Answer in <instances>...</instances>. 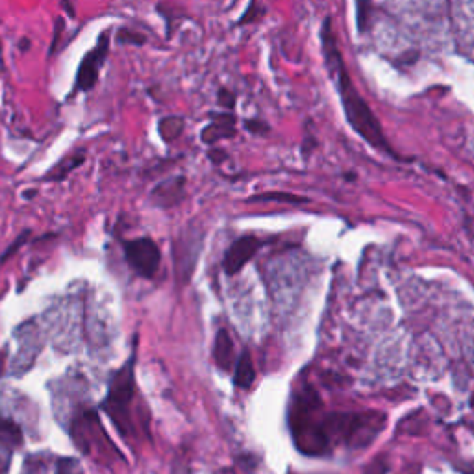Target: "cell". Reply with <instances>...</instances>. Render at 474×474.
<instances>
[{
    "label": "cell",
    "instance_id": "cell-24",
    "mask_svg": "<svg viewBox=\"0 0 474 474\" xmlns=\"http://www.w3.org/2000/svg\"><path fill=\"white\" fill-rule=\"evenodd\" d=\"M63 26H65V19L63 17H56L54 21V37L50 41V52L48 54H56V50L60 47V37L63 34Z\"/></svg>",
    "mask_w": 474,
    "mask_h": 474
},
{
    "label": "cell",
    "instance_id": "cell-14",
    "mask_svg": "<svg viewBox=\"0 0 474 474\" xmlns=\"http://www.w3.org/2000/svg\"><path fill=\"white\" fill-rule=\"evenodd\" d=\"M254 380H256V371H254L252 358L248 350H243L234 367V384L241 389H250Z\"/></svg>",
    "mask_w": 474,
    "mask_h": 474
},
{
    "label": "cell",
    "instance_id": "cell-5",
    "mask_svg": "<svg viewBox=\"0 0 474 474\" xmlns=\"http://www.w3.org/2000/svg\"><path fill=\"white\" fill-rule=\"evenodd\" d=\"M109 32L104 30L100 36H98V41L89 52L82 58V63H80L78 71H76V80H74V91H82V93H87L95 87V84L98 82V74H100V69L106 63V58L109 54Z\"/></svg>",
    "mask_w": 474,
    "mask_h": 474
},
{
    "label": "cell",
    "instance_id": "cell-4",
    "mask_svg": "<svg viewBox=\"0 0 474 474\" xmlns=\"http://www.w3.org/2000/svg\"><path fill=\"white\" fill-rule=\"evenodd\" d=\"M133 358L128 360L109 380L108 395L100 404L115 428L122 438L130 435V406L136 395V376H133Z\"/></svg>",
    "mask_w": 474,
    "mask_h": 474
},
{
    "label": "cell",
    "instance_id": "cell-15",
    "mask_svg": "<svg viewBox=\"0 0 474 474\" xmlns=\"http://www.w3.org/2000/svg\"><path fill=\"white\" fill-rule=\"evenodd\" d=\"M186 130V119L182 115H167L158 120V133L165 143H174Z\"/></svg>",
    "mask_w": 474,
    "mask_h": 474
},
{
    "label": "cell",
    "instance_id": "cell-12",
    "mask_svg": "<svg viewBox=\"0 0 474 474\" xmlns=\"http://www.w3.org/2000/svg\"><path fill=\"white\" fill-rule=\"evenodd\" d=\"M213 358H215L217 367L224 372H230L234 369V343L226 330H219L213 345Z\"/></svg>",
    "mask_w": 474,
    "mask_h": 474
},
{
    "label": "cell",
    "instance_id": "cell-26",
    "mask_svg": "<svg viewBox=\"0 0 474 474\" xmlns=\"http://www.w3.org/2000/svg\"><path fill=\"white\" fill-rule=\"evenodd\" d=\"M365 474H387V462H385L384 457H376V460L367 467Z\"/></svg>",
    "mask_w": 474,
    "mask_h": 474
},
{
    "label": "cell",
    "instance_id": "cell-23",
    "mask_svg": "<svg viewBox=\"0 0 474 474\" xmlns=\"http://www.w3.org/2000/svg\"><path fill=\"white\" fill-rule=\"evenodd\" d=\"M245 128L254 136H267L270 132V127L263 119H246Z\"/></svg>",
    "mask_w": 474,
    "mask_h": 474
},
{
    "label": "cell",
    "instance_id": "cell-21",
    "mask_svg": "<svg viewBox=\"0 0 474 474\" xmlns=\"http://www.w3.org/2000/svg\"><path fill=\"white\" fill-rule=\"evenodd\" d=\"M235 103H237V95L232 89L221 87V89L217 91V104L222 106L226 111H232L235 108Z\"/></svg>",
    "mask_w": 474,
    "mask_h": 474
},
{
    "label": "cell",
    "instance_id": "cell-29",
    "mask_svg": "<svg viewBox=\"0 0 474 474\" xmlns=\"http://www.w3.org/2000/svg\"><path fill=\"white\" fill-rule=\"evenodd\" d=\"M19 48L26 52V50L30 48V39H28V37H24V39H21V41H19Z\"/></svg>",
    "mask_w": 474,
    "mask_h": 474
},
{
    "label": "cell",
    "instance_id": "cell-16",
    "mask_svg": "<svg viewBox=\"0 0 474 474\" xmlns=\"http://www.w3.org/2000/svg\"><path fill=\"white\" fill-rule=\"evenodd\" d=\"M0 444L6 449H17L23 444V432L21 428L8 417L0 415Z\"/></svg>",
    "mask_w": 474,
    "mask_h": 474
},
{
    "label": "cell",
    "instance_id": "cell-19",
    "mask_svg": "<svg viewBox=\"0 0 474 474\" xmlns=\"http://www.w3.org/2000/svg\"><path fill=\"white\" fill-rule=\"evenodd\" d=\"M117 43H120V45H136V47H143L144 43H147V36H143L141 32L138 30H132V28H120L119 32H117Z\"/></svg>",
    "mask_w": 474,
    "mask_h": 474
},
{
    "label": "cell",
    "instance_id": "cell-13",
    "mask_svg": "<svg viewBox=\"0 0 474 474\" xmlns=\"http://www.w3.org/2000/svg\"><path fill=\"white\" fill-rule=\"evenodd\" d=\"M84 162H85V151L71 152L69 156L61 158L60 162L56 163L54 167L50 169V171L45 174V178H43V180L63 182L67 176L72 173V171H76V169H78Z\"/></svg>",
    "mask_w": 474,
    "mask_h": 474
},
{
    "label": "cell",
    "instance_id": "cell-2",
    "mask_svg": "<svg viewBox=\"0 0 474 474\" xmlns=\"http://www.w3.org/2000/svg\"><path fill=\"white\" fill-rule=\"evenodd\" d=\"M385 424V417L376 411L365 413H332L323 420L328 439H337L348 449H365L376 439Z\"/></svg>",
    "mask_w": 474,
    "mask_h": 474
},
{
    "label": "cell",
    "instance_id": "cell-25",
    "mask_svg": "<svg viewBox=\"0 0 474 474\" xmlns=\"http://www.w3.org/2000/svg\"><path fill=\"white\" fill-rule=\"evenodd\" d=\"M10 462H12V449L0 446V474H10Z\"/></svg>",
    "mask_w": 474,
    "mask_h": 474
},
{
    "label": "cell",
    "instance_id": "cell-17",
    "mask_svg": "<svg viewBox=\"0 0 474 474\" xmlns=\"http://www.w3.org/2000/svg\"><path fill=\"white\" fill-rule=\"evenodd\" d=\"M246 202H288V204H306V197H299L293 193L283 191H267L254 195V197L246 198Z\"/></svg>",
    "mask_w": 474,
    "mask_h": 474
},
{
    "label": "cell",
    "instance_id": "cell-18",
    "mask_svg": "<svg viewBox=\"0 0 474 474\" xmlns=\"http://www.w3.org/2000/svg\"><path fill=\"white\" fill-rule=\"evenodd\" d=\"M265 12H267V10H265V6L259 0H250L248 6H246L245 13L241 15L239 21L235 23V26H246V24L258 23L259 19H263Z\"/></svg>",
    "mask_w": 474,
    "mask_h": 474
},
{
    "label": "cell",
    "instance_id": "cell-30",
    "mask_svg": "<svg viewBox=\"0 0 474 474\" xmlns=\"http://www.w3.org/2000/svg\"><path fill=\"white\" fill-rule=\"evenodd\" d=\"M2 372H4V358L0 356V374H2Z\"/></svg>",
    "mask_w": 474,
    "mask_h": 474
},
{
    "label": "cell",
    "instance_id": "cell-1",
    "mask_svg": "<svg viewBox=\"0 0 474 474\" xmlns=\"http://www.w3.org/2000/svg\"><path fill=\"white\" fill-rule=\"evenodd\" d=\"M321 47H323L324 65L326 71L330 72L332 80L336 82L339 96H341V106L347 117L348 125L354 128L356 133H360L367 143L374 147L376 151L384 152L387 156L398 160V154L393 151L387 138H385L384 128L380 125L378 117L374 115L371 106L365 103V98L358 93L356 85L348 76L347 65L343 60V54L337 47V39L332 28V19L326 17L321 28Z\"/></svg>",
    "mask_w": 474,
    "mask_h": 474
},
{
    "label": "cell",
    "instance_id": "cell-10",
    "mask_svg": "<svg viewBox=\"0 0 474 474\" xmlns=\"http://www.w3.org/2000/svg\"><path fill=\"white\" fill-rule=\"evenodd\" d=\"M186 197V176H173L160 182L151 193V200L158 208H173Z\"/></svg>",
    "mask_w": 474,
    "mask_h": 474
},
{
    "label": "cell",
    "instance_id": "cell-20",
    "mask_svg": "<svg viewBox=\"0 0 474 474\" xmlns=\"http://www.w3.org/2000/svg\"><path fill=\"white\" fill-rule=\"evenodd\" d=\"M54 474H84V471L80 467L78 460H74V457H60L56 462Z\"/></svg>",
    "mask_w": 474,
    "mask_h": 474
},
{
    "label": "cell",
    "instance_id": "cell-3",
    "mask_svg": "<svg viewBox=\"0 0 474 474\" xmlns=\"http://www.w3.org/2000/svg\"><path fill=\"white\" fill-rule=\"evenodd\" d=\"M319 408V398L315 391L301 393L294 400L291 411V430L297 449L310 456H319L330 449V439L323 428V420H313V413Z\"/></svg>",
    "mask_w": 474,
    "mask_h": 474
},
{
    "label": "cell",
    "instance_id": "cell-27",
    "mask_svg": "<svg viewBox=\"0 0 474 474\" xmlns=\"http://www.w3.org/2000/svg\"><path fill=\"white\" fill-rule=\"evenodd\" d=\"M208 156H210L211 162L219 165V163H221L222 160H226V158H228V154H226V152H224V151H221V149H210V152H208Z\"/></svg>",
    "mask_w": 474,
    "mask_h": 474
},
{
    "label": "cell",
    "instance_id": "cell-7",
    "mask_svg": "<svg viewBox=\"0 0 474 474\" xmlns=\"http://www.w3.org/2000/svg\"><path fill=\"white\" fill-rule=\"evenodd\" d=\"M125 256H127L128 265L132 267L139 277L152 278L156 274L162 254L160 248L149 237H139V239L125 241Z\"/></svg>",
    "mask_w": 474,
    "mask_h": 474
},
{
    "label": "cell",
    "instance_id": "cell-6",
    "mask_svg": "<svg viewBox=\"0 0 474 474\" xmlns=\"http://www.w3.org/2000/svg\"><path fill=\"white\" fill-rule=\"evenodd\" d=\"M15 339L19 343V350L15 358L12 360L10 372L13 376H23L34 367V361L41 352V337L36 328L34 321H28L19 326L15 330Z\"/></svg>",
    "mask_w": 474,
    "mask_h": 474
},
{
    "label": "cell",
    "instance_id": "cell-8",
    "mask_svg": "<svg viewBox=\"0 0 474 474\" xmlns=\"http://www.w3.org/2000/svg\"><path fill=\"white\" fill-rule=\"evenodd\" d=\"M259 246H261V243L254 235H245V237H239L237 241H234L232 246L226 250V254H224V261H222L224 272L230 274V277L237 274L254 258V254L258 252Z\"/></svg>",
    "mask_w": 474,
    "mask_h": 474
},
{
    "label": "cell",
    "instance_id": "cell-28",
    "mask_svg": "<svg viewBox=\"0 0 474 474\" xmlns=\"http://www.w3.org/2000/svg\"><path fill=\"white\" fill-rule=\"evenodd\" d=\"M28 235H30V232H24V234L21 235V237H19V239L15 241V243H13V246H10V248H8L6 252L2 254V261H4V259H6L8 256H12V254L15 252V250H17V248H19V245H21V243H24V241H26V237H28Z\"/></svg>",
    "mask_w": 474,
    "mask_h": 474
},
{
    "label": "cell",
    "instance_id": "cell-11",
    "mask_svg": "<svg viewBox=\"0 0 474 474\" xmlns=\"http://www.w3.org/2000/svg\"><path fill=\"white\" fill-rule=\"evenodd\" d=\"M200 239L202 237H184L176 245V272L182 283H187L191 278L200 250Z\"/></svg>",
    "mask_w": 474,
    "mask_h": 474
},
{
    "label": "cell",
    "instance_id": "cell-22",
    "mask_svg": "<svg viewBox=\"0 0 474 474\" xmlns=\"http://www.w3.org/2000/svg\"><path fill=\"white\" fill-rule=\"evenodd\" d=\"M372 0H356V21H358V28L360 32L367 30V17H369V6Z\"/></svg>",
    "mask_w": 474,
    "mask_h": 474
},
{
    "label": "cell",
    "instance_id": "cell-9",
    "mask_svg": "<svg viewBox=\"0 0 474 474\" xmlns=\"http://www.w3.org/2000/svg\"><path fill=\"white\" fill-rule=\"evenodd\" d=\"M211 122L206 125L202 130H200V141L208 147H213L219 141H224V139L235 138L237 133V117H235L232 111H224V114H211Z\"/></svg>",
    "mask_w": 474,
    "mask_h": 474
}]
</instances>
